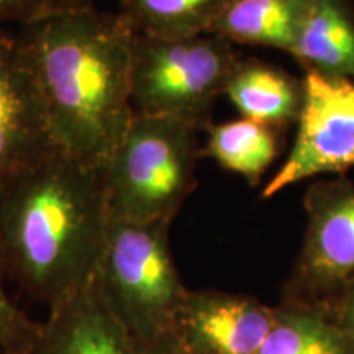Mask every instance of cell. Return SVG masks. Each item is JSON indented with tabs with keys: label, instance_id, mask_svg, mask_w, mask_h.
Segmentation results:
<instances>
[{
	"label": "cell",
	"instance_id": "3957f363",
	"mask_svg": "<svg viewBox=\"0 0 354 354\" xmlns=\"http://www.w3.org/2000/svg\"><path fill=\"white\" fill-rule=\"evenodd\" d=\"M198 131L187 122L135 112L102 167L112 218L172 223L197 187Z\"/></svg>",
	"mask_w": 354,
	"mask_h": 354
},
{
	"label": "cell",
	"instance_id": "9c48e42d",
	"mask_svg": "<svg viewBox=\"0 0 354 354\" xmlns=\"http://www.w3.org/2000/svg\"><path fill=\"white\" fill-rule=\"evenodd\" d=\"M272 322L274 307L251 295L189 290L172 342L183 354H259Z\"/></svg>",
	"mask_w": 354,
	"mask_h": 354
},
{
	"label": "cell",
	"instance_id": "52a82bcc",
	"mask_svg": "<svg viewBox=\"0 0 354 354\" xmlns=\"http://www.w3.org/2000/svg\"><path fill=\"white\" fill-rule=\"evenodd\" d=\"M289 156L261 197L271 198L300 180L343 174L354 166V81L304 74V102Z\"/></svg>",
	"mask_w": 354,
	"mask_h": 354
},
{
	"label": "cell",
	"instance_id": "ffe728a7",
	"mask_svg": "<svg viewBox=\"0 0 354 354\" xmlns=\"http://www.w3.org/2000/svg\"><path fill=\"white\" fill-rule=\"evenodd\" d=\"M133 349H135V354H183L172 342V338L149 344L133 342Z\"/></svg>",
	"mask_w": 354,
	"mask_h": 354
},
{
	"label": "cell",
	"instance_id": "ac0fdd59",
	"mask_svg": "<svg viewBox=\"0 0 354 354\" xmlns=\"http://www.w3.org/2000/svg\"><path fill=\"white\" fill-rule=\"evenodd\" d=\"M97 2L100 0H0V24L17 21L26 25L57 12L97 6Z\"/></svg>",
	"mask_w": 354,
	"mask_h": 354
},
{
	"label": "cell",
	"instance_id": "44dd1931",
	"mask_svg": "<svg viewBox=\"0 0 354 354\" xmlns=\"http://www.w3.org/2000/svg\"><path fill=\"white\" fill-rule=\"evenodd\" d=\"M0 354H2V353H0Z\"/></svg>",
	"mask_w": 354,
	"mask_h": 354
},
{
	"label": "cell",
	"instance_id": "9a60e30c",
	"mask_svg": "<svg viewBox=\"0 0 354 354\" xmlns=\"http://www.w3.org/2000/svg\"><path fill=\"white\" fill-rule=\"evenodd\" d=\"M259 354H354V346L323 308L282 300Z\"/></svg>",
	"mask_w": 354,
	"mask_h": 354
},
{
	"label": "cell",
	"instance_id": "4fadbf2b",
	"mask_svg": "<svg viewBox=\"0 0 354 354\" xmlns=\"http://www.w3.org/2000/svg\"><path fill=\"white\" fill-rule=\"evenodd\" d=\"M313 3L315 0H232L209 33L232 44L276 48L289 55Z\"/></svg>",
	"mask_w": 354,
	"mask_h": 354
},
{
	"label": "cell",
	"instance_id": "277c9868",
	"mask_svg": "<svg viewBox=\"0 0 354 354\" xmlns=\"http://www.w3.org/2000/svg\"><path fill=\"white\" fill-rule=\"evenodd\" d=\"M169 228V221H110L94 281L109 310L135 343L172 338L189 292L172 258Z\"/></svg>",
	"mask_w": 354,
	"mask_h": 354
},
{
	"label": "cell",
	"instance_id": "d6986e66",
	"mask_svg": "<svg viewBox=\"0 0 354 354\" xmlns=\"http://www.w3.org/2000/svg\"><path fill=\"white\" fill-rule=\"evenodd\" d=\"M328 315L336 322V325L342 328L349 342L354 346V284L349 286L346 290L336 297L333 302L323 307Z\"/></svg>",
	"mask_w": 354,
	"mask_h": 354
},
{
	"label": "cell",
	"instance_id": "5b68a950",
	"mask_svg": "<svg viewBox=\"0 0 354 354\" xmlns=\"http://www.w3.org/2000/svg\"><path fill=\"white\" fill-rule=\"evenodd\" d=\"M240 55L216 35L151 38L131 43V105L136 113L167 117L205 130Z\"/></svg>",
	"mask_w": 354,
	"mask_h": 354
},
{
	"label": "cell",
	"instance_id": "8fae6325",
	"mask_svg": "<svg viewBox=\"0 0 354 354\" xmlns=\"http://www.w3.org/2000/svg\"><path fill=\"white\" fill-rule=\"evenodd\" d=\"M223 95L243 118L284 131L297 123L304 102V77L292 76L256 57H240Z\"/></svg>",
	"mask_w": 354,
	"mask_h": 354
},
{
	"label": "cell",
	"instance_id": "e0dca14e",
	"mask_svg": "<svg viewBox=\"0 0 354 354\" xmlns=\"http://www.w3.org/2000/svg\"><path fill=\"white\" fill-rule=\"evenodd\" d=\"M3 279L6 276L0 271V353L26 354L37 339L41 323L33 322L13 304L3 287Z\"/></svg>",
	"mask_w": 354,
	"mask_h": 354
},
{
	"label": "cell",
	"instance_id": "7a4b0ae2",
	"mask_svg": "<svg viewBox=\"0 0 354 354\" xmlns=\"http://www.w3.org/2000/svg\"><path fill=\"white\" fill-rule=\"evenodd\" d=\"M56 148L102 169L125 135L135 33L118 12L71 8L20 25Z\"/></svg>",
	"mask_w": 354,
	"mask_h": 354
},
{
	"label": "cell",
	"instance_id": "5bb4252c",
	"mask_svg": "<svg viewBox=\"0 0 354 354\" xmlns=\"http://www.w3.org/2000/svg\"><path fill=\"white\" fill-rule=\"evenodd\" d=\"M205 131L202 156L212 158L223 169L243 176L250 185L259 184L281 153L282 131L250 118L210 123Z\"/></svg>",
	"mask_w": 354,
	"mask_h": 354
},
{
	"label": "cell",
	"instance_id": "6da1fadb",
	"mask_svg": "<svg viewBox=\"0 0 354 354\" xmlns=\"http://www.w3.org/2000/svg\"><path fill=\"white\" fill-rule=\"evenodd\" d=\"M110 221L102 169L51 149L0 189V271L55 308L94 279Z\"/></svg>",
	"mask_w": 354,
	"mask_h": 354
},
{
	"label": "cell",
	"instance_id": "2e32d148",
	"mask_svg": "<svg viewBox=\"0 0 354 354\" xmlns=\"http://www.w3.org/2000/svg\"><path fill=\"white\" fill-rule=\"evenodd\" d=\"M232 0H118L131 32L151 38H189L209 33Z\"/></svg>",
	"mask_w": 354,
	"mask_h": 354
},
{
	"label": "cell",
	"instance_id": "8992f818",
	"mask_svg": "<svg viewBox=\"0 0 354 354\" xmlns=\"http://www.w3.org/2000/svg\"><path fill=\"white\" fill-rule=\"evenodd\" d=\"M304 209V243L282 300L323 308L354 284V184L318 179L305 192Z\"/></svg>",
	"mask_w": 354,
	"mask_h": 354
},
{
	"label": "cell",
	"instance_id": "30bf717a",
	"mask_svg": "<svg viewBox=\"0 0 354 354\" xmlns=\"http://www.w3.org/2000/svg\"><path fill=\"white\" fill-rule=\"evenodd\" d=\"M26 354H135V349L92 279L50 310Z\"/></svg>",
	"mask_w": 354,
	"mask_h": 354
},
{
	"label": "cell",
	"instance_id": "ba28073f",
	"mask_svg": "<svg viewBox=\"0 0 354 354\" xmlns=\"http://www.w3.org/2000/svg\"><path fill=\"white\" fill-rule=\"evenodd\" d=\"M55 148L28 50L0 28V189Z\"/></svg>",
	"mask_w": 354,
	"mask_h": 354
},
{
	"label": "cell",
	"instance_id": "7c38bea8",
	"mask_svg": "<svg viewBox=\"0 0 354 354\" xmlns=\"http://www.w3.org/2000/svg\"><path fill=\"white\" fill-rule=\"evenodd\" d=\"M289 55L304 73L354 81V0H315Z\"/></svg>",
	"mask_w": 354,
	"mask_h": 354
}]
</instances>
